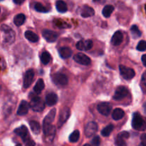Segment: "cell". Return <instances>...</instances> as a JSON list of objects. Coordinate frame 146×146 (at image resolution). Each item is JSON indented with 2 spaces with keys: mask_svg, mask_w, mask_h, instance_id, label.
Here are the masks:
<instances>
[{
  "mask_svg": "<svg viewBox=\"0 0 146 146\" xmlns=\"http://www.w3.org/2000/svg\"><path fill=\"white\" fill-rule=\"evenodd\" d=\"M132 127L136 130H145V123L138 113H135L133 115Z\"/></svg>",
  "mask_w": 146,
  "mask_h": 146,
  "instance_id": "obj_1",
  "label": "cell"
},
{
  "mask_svg": "<svg viewBox=\"0 0 146 146\" xmlns=\"http://www.w3.org/2000/svg\"><path fill=\"white\" fill-rule=\"evenodd\" d=\"M43 132L44 135V139L47 143L53 141L56 135V129L54 126L51 125H43Z\"/></svg>",
  "mask_w": 146,
  "mask_h": 146,
  "instance_id": "obj_2",
  "label": "cell"
},
{
  "mask_svg": "<svg viewBox=\"0 0 146 146\" xmlns=\"http://www.w3.org/2000/svg\"><path fill=\"white\" fill-rule=\"evenodd\" d=\"M14 133L17 135L20 136L25 145L31 141V139L30 138L29 133V130L27 127L25 125H21V127H19L14 130Z\"/></svg>",
  "mask_w": 146,
  "mask_h": 146,
  "instance_id": "obj_3",
  "label": "cell"
},
{
  "mask_svg": "<svg viewBox=\"0 0 146 146\" xmlns=\"http://www.w3.org/2000/svg\"><path fill=\"white\" fill-rule=\"evenodd\" d=\"M30 107L35 112H42L45 108V103L39 97H35L32 98L29 104Z\"/></svg>",
  "mask_w": 146,
  "mask_h": 146,
  "instance_id": "obj_4",
  "label": "cell"
},
{
  "mask_svg": "<svg viewBox=\"0 0 146 146\" xmlns=\"http://www.w3.org/2000/svg\"><path fill=\"white\" fill-rule=\"evenodd\" d=\"M119 70L121 76H122L125 80H129L135 77V71H134L132 68H130V67H126V66L125 65H120Z\"/></svg>",
  "mask_w": 146,
  "mask_h": 146,
  "instance_id": "obj_5",
  "label": "cell"
},
{
  "mask_svg": "<svg viewBox=\"0 0 146 146\" xmlns=\"http://www.w3.org/2000/svg\"><path fill=\"white\" fill-rule=\"evenodd\" d=\"M52 80L57 86L64 87L68 84V78L63 73H56L53 75Z\"/></svg>",
  "mask_w": 146,
  "mask_h": 146,
  "instance_id": "obj_6",
  "label": "cell"
},
{
  "mask_svg": "<svg viewBox=\"0 0 146 146\" xmlns=\"http://www.w3.org/2000/svg\"><path fill=\"white\" fill-rule=\"evenodd\" d=\"M128 94V90L124 86H118L115 91L113 100H121L126 97Z\"/></svg>",
  "mask_w": 146,
  "mask_h": 146,
  "instance_id": "obj_7",
  "label": "cell"
},
{
  "mask_svg": "<svg viewBox=\"0 0 146 146\" xmlns=\"http://www.w3.org/2000/svg\"><path fill=\"white\" fill-rule=\"evenodd\" d=\"M70 115H71V110H70V109L68 107H64L61 110L58 121V127H61L67 121L68 117H70Z\"/></svg>",
  "mask_w": 146,
  "mask_h": 146,
  "instance_id": "obj_8",
  "label": "cell"
},
{
  "mask_svg": "<svg viewBox=\"0 0 146 146\" xmlns=\"http://www.w3.org/2000/svg\"><path fill=\"white\" fill-rule=\"evenodd\" d=\"M97 110L104 116H108L112 111V105L109 102H101L97 106Z\"/></svg>",
  "mask_w": 146,
  "mask_h": 146,
  "instance_id": "obj_9",
  "label": "cell"
},
{
  "mask_svg": "<svg viewBox=\"0 0 146 146\" xmlns=\"http://www.w3.org/2000/svg\"><path fill=\"white\" fill-rule=\"evenodd\" d=\"M97 130H98V125L95 122H89L86 125L84 133L87 137H91V136L94 135L95 133H96Z\"/></svg>",
  "mask_w": 146,
  "mask_h": 146,
  "instance_id": "obj_10",
  "label": "cell"
},
{
  "mask_svg": "<svg viewBox=\"0 0 146 146\" xmlns=\"http://www.w3.org/2000/svg\"><path fill=\"white\" fill-rule=\"evenodd\" d=\"M42 35L48 42H54L56 41L58 37V33L49 29H44L42 32Z\"/></svg>",
  "mask_w": 146,
  "mask_h": 146,
  "instance_id": "obj_11",
  "label": "cell"
},
{
  "mask_svg": "<svg viewBox=\"0 0 146 146\" xmlns=\"http://www.w3.org/2000/svg\"><path fill=\"white\" fill-rule=\"evenodd\" d=\"M74 60L77 63L82 64V65H89L91 63V59L83 53H78V54H75V56L74 57Z\"/></svg>",
  "mask_w": 146,
  "mask_h": 146,
  "instance_id": "obj_12",
  "label": "cell"
},
{
  "mask_svg": "<svg viewBox=\"0 0 146 146\" xmlns=\"http://www.w3.org/2000/svg\"><path fill=\"white\" fill-rule=\"evenodd\" d=\"M94 46V43L91 40H81L76 44V48L78 50L88 51L91 50Z\"/></svg>",
  "mask_w": 146,
  "mask_h": 146,
  "instance_id": "obj_13",
  "label": "cell"
},
{
  "mask_svg": "<svg viewBox=\"0 0 146 146\" xmlns=\"http://www.w3.org/2000/svg\"><path fill=\"white\" fill-rule=\"evenodd\" d=\"M34 77V71L33 70H29L26 72L24 78V87L29 88L32 84Z\"/></svg>",
  "mask_w": 146,
  "mask_h": 146,
  "instance_id": "obj_14",
  "label": "cell"
},
{
  "mask_svg": "<svg viewBox=\"0 0 146 146\" xmlns=\"http://www.w3.org/2000/svg\"><path fill=\"white\" fill-rule=\"evenodd\" d=\"M5 27L6 28L4 29V33H5V35H4V41H5V42L11 44L14 41L15 34H14V31L11 29L9 28L8 27Z\"/></svg>",
  "mask_w": 146,
  "mask_h": 146,
  "instance_id": "obj_15",
  "label": "cell"
},
{
  "mask_svg": "<svg viewBox=\"0 0 146 146\" xmlns=\"http://www.w3.org/2000/svg\"><path fill=\"white\" fill-rule=\"evenodd\" d=\"M29 104L26 100H22L19 106L18 110H17V115L20 116L25 115L28 113L29 110Z\"/></svg>",
  "mask_w": 146,
  "mask_h": 146,
  "instance_id": "obj_16",
  "label": "cell"
},
{
  "mask_svg": "<svg viewBox=\"0 0 146 146\" xmlns=\"http://www.w3.org/2000/svg\"><path fill=\"white\" fill-rule=\"evenodd\" d=\"M123 35L121 31H117L114 33L111 38V44L113 46H118L123 42Z\"/></svg>",
  "mask_w": 146,
  "mask_h": 146,
  "instance_id": "obj_17",
  "label": "cell"
},
{
  "mask_svg": "<svg viewBox=\"0 0 146 146\" xmlns=\"http://www.w3.org/2000/svg\"><path fill=\"white\" fill-rule=\"evenodd\" d=\"M95 14V11L92 7L89 6L85 5L82 7V9L81 11V17L84 18H88V17H93Z\"/></svg>",
  "mask_w": 146,
  "mask_h": 146,
  "instance_id": "obj_18",
  "label": "cell"
},
{
  "mask_svg": "<svg viewBox=\"0 0 146 146\" xmlns=\"http://www.w3.org/2000/svg\"><path fill=\"white\" fill-rule=\"evenodd\" d=\"M56 113V110L55 108H53L49 113H48L46 116L44 118V121H43V125H51L54 122V119H55Z\"/></svg>",
  "mask_w": 146,
  "mask_h": 146,
  "instance_id": "obj_19",
  "label": "cell"
},
{
  "mask_svg": "<svg viewBox=\"0 0 146 146\" xmlns=\"http://www.w3.org/2000/svg\"><path fill=\"white\" fill-rule=\"evenodd\" d=\"M58 54L63 59L69 58L72 55V50L68 47H62L58 50Z\"/></svg>",
  "mask_w": 146,
  "mask_h": 146,
  "instance_id": "obj_20",
  "label": "cell"
},
{
  "mask_svg": "<svg viewBox=\"0 0 146 146\" xmlns=\"http://www.w3.org/2000/svg\"><path fill=\"white\" fill-rule=\"evenodd\" d=\"M58 101V97L55 93L51 92L46 97V102L48 106H54Z\"/></svg>",
  "mask_w": 146,
  "mask_h": 146,
  "instance_id": "obj_21",
  "label": "cell"
},
{
  "mask_svg": "<svg viewBox=\"0 0 146 146\" xmlns=\"http://www.w3.org/2000/svg\"><path fill=\"white\" fill-rule=\"evenodd\" d=\"M56 8L57 11L60 13H65L68 10L66 4L63 0H57L56 2Z\"/></svg>",
  "mask_w": 146,
  "mask_h": 146,
  "instance_id": "obj_22",
  "label": "cell"
},
{
  "mask_svg": "<svg viewBox=\"0 0 146 146\" xmlns=\"http://www.w3.org/2000/svg\"><path fill=\"white\" fill-rule=\"evenodd\" d=\"M125 115V113L123 110L121 108H116L113 111L112 118L114 120H119L122 119Z\"/></svg>",
  "mask_w": 146,
  "mask_h": 146,
  "instance_id": "obj_23",
  "label": "cell"
},
{
  "mask_svg": "<svg viewBox=\"0 0 146 146\" xmlns=\"http://www.w3.org/2000/svg\"><path fill=\"white\" fill-rule=\"evenodd\" d=\"M25 37L31 42H37L38 41V37L36 34L33 32L32 31H27L24 34Z\"/></svg>",
  "mask_w": 146,
  "mask_h": 146,
  "instance_id": "obj_24",
  "label": "cell"
},
{
  "mask_svg": "<svg viewBox=\"0 0 146 146\" xmlns=\"http://www.w3.org/2000/svg\"><path fill=\"white\" fill-rule=\"evenodd\" d=\"M26 21V17L24 14H18L14 18V23L16 26L19 27L22 25Z\"/></svg>",
  "mask_w": 146,
  "mask_h": 146,
  "instance_id": "obj_25",
  "label": "cell"
},
{
  "mask_svg": "<svg viewBox=\"0 0 146 146\" xmlns=\"http://www.w3.org/2000/svg\"><path fill=\"white\" fill-rule=\"evenodd\" d=\"M45 85H44V82L42 79H38V81L36 83L35 86L34 87V90L36 93L37 94H39L41 92V91L43 90V89L44 88Z\"/></svg>",
  "mask_w": 146,
  "mask_h": 146,
  "instance_id": "obj_26",
  "label": "cell"
},
{
  "mask_svg": "<svg viewBox=\"0 0 146 146\" xmlns=\"http://www.w3.org/2000/svg\"><path fill=\"white\" fill-rule=\"evenodd\" d=\"M113 10H114L113 6L111 5V4H108V5L105 6L104 8L103 9L102 14L106 18H108V17H110V16L111 15V14L113 13Z\"/></svg>",
  "mask_w": 146,
  "mask_h": 146,
  "instance_id": "obj_27",
  "label": "cell"
},
{
  "mask_svg": "<svg viewBox=\"0 0 146 146\" xmlns=\"http://www.w3.org/2000/svg\"><path fill=\"white\" fill-rule=\"evenodd\" d=\"M29 125H30V127H31V130H32V132L34 133V134L37 135L40 133L41 127H40V125L38 122L33 120V121L30 122Z\"/></svg>",
  "mask_w": 146,
  "mask_h": 146,
  "instance_id": "obj_28",
  "label": "cell"
},
{
  "mask_svg": "<svg viewBox=\"0 0 146 146\" xmlns=\"http://www.w3.org/2000/svg\"><path fill=\"white\" fill-rule=\"evenodd\" d=\"M41 61L42 64H48L51 60V55L48 52H43L41 54Z\"/></svg>",
  "mask_w": 146,
  "mask_h": 146,
  "instance_id": "obj_29",
  "label": "cell"
},
{
  "mask_svg": "<svg viewBox=\"0 0 146 146\" xmlns=\"http://www.w3.org/2000/svg\"><path fill=\"white\" fill-rule=\"evenodd\" d=\"M131 31L133 38L138 39L141 36V31H140L137 25H133L131 28Z\"/></svg>",
  "mask_w": 146,
  "mask_h": 146,
  "instance_id": "obj_30",
  "label": "cell"
},
{
  "mask_svg": "<svg viewBox=\"0 0 146 146\" xmlns=\"http://www.w3.org/2000/svg\"><path fill=\"white\" fill-rule=\"evenodd\" d=\"M114 126L113 125H108V126H106V127H104V129L101 131V135H102L104 137H108L111 135V132L113 130Z\"/></svg>",
  "mask_w": 146,
  "mask_h": 146,
  "instance_id": "obj_31",
  "label": "cell"
},
{
  "mask_svg": "<svg viewBox=\"0 0 146 146\" xmlns=\"http://www.w3.org/2000/svg\"><path fill=\"white\" fill-rule=\"evenodd\" d=\"M80 137V132L78 130H74L69 136V141L71 143H76Z\"/></svg>",
  "mask_w": 146,
  "mask_h": 146,
  "instance_id": "obj_32",
  "label": "cell"
},
{
  "mask_svg": "<svg viewBox=\"0 0 146 146\" xmlns=\"http://www.w3.org/2000/svg\"><path fill=\"white\" fill-rule=\"evenodd\" d=\"M34 9H35L36 11H37L38 12H41V13H46L48 12V9L46 8L41 3H36L34 4Z\"/></svg>",
  "mask_w": 146,
  "mask_h": 146,
  "instance_id": "obj_33",
  "label": "cell"
},
{
  "mask_svg": "<svg viewBox=\"0 0 146 146\" xmlns=\"http://www.w3.org/2000/svg\"><path fill=\"white\" fill-rule=\"evenodd\" d=\"M115 145L116 146H126V142L123 138L117 136L116 140H115Z\"/></svg>",
  "mask_w": 146,
  "mask_h": 146,
  "instance_id": "obj_34",
  "label": "cell"
},
{
  "mask_svg": "<svg viewBox=\"0 0 146 146\" xmlns=\"http://www.w3.org/2000/svg\"><path fill=\"white\" fill-rule=\"evenodd\" d=\"M137 50L141 52H145L146 50V42L144 40H141L139 42L138 46H137Z\"/></svg>",
  "mask_w": 146,
  "mask_h": 146,
  "instance_id": "obj_35",
  "label": "cell"
},
{
  "mask_svg": "<svg viewBox=\"0 0 146 146\" xmlns=\"http://www.w3.org/2000/svg\"><path fill=\"white\" fill-rule=\"evenodd\" d=\"M91 143H92V145L94 146H99L100 144H101V139H100L99 136H95V137L93 138Z\"/></svg>",
  "mask_w": 146,
  "mask_h": 146,
  "instance_id": "obj_36",
  "label": "cell"
},
{
  "mask_svg": "<svg viewBox=\"0 0 146 146\" xmlns=\"http://www.w3.org/2000/svg\"><path fill=\"white\" fill-rule=\"evenodd\" d=\"M117 136L121 137V138H123V139H125V140H126V139L129 138L130 134L128 132L123 131V132H121V133H120Z\"/></svg>",
  "mask_w": 146,
  "mask_h": 146,
  "instance_id": "obj_37",
  "label": "cell"
},
{
  "mask_svg": "<svg viewBox=\"0 0 146 146\" xmlns=\"http://www.w3.org/2000/svg\"><path fill=\"white\" fill-rule=\"evenodd\" d=\"M24 1H25V0H13L14 4H21L22 3L24 2Z\"/></svg>",
  "mask_w": 146,
  "mask_h": 146,
  "instance_id": "obj_38",
  "label": "cell"
},
{
  "mask_svg": "<svg viewBox=\"0 0 146 146\" xmlns=\"http://www.w3.org/2000/svg\"><path fill=\"white\" fill-rule=\"evenodd\" d=\"M146 55L145 54H143V55L142 56V62H143V65L144 66H146V63H145V62H146Z\"/></svg>",
  "mask_w": 146,
  "mask_h": 146,
  "instance_id": "obj_39",
  "label": "cell"
},
{
  "mask_svg": "<svg viewBox=\"0 0 146 146\" xmlns=\"http://www.w3.org/2000/svg\"><path fill=\"white\" fill-rule=\"evenodd\" d=\"M94 2H99V3H104V0H93Z\"/></svg>",
  "mask_w": 146,
  "mask_h": 146,
  "instance_id": "obj_40",
  "label": "cell"
},
{
  "mask_svg": "<svg viewBox=\"0 0 146 146\" xmlns=\"http://www.w3.org/2000/svg\"><path fill=\"white\" fill-rule=\"evenodd\" d=\"M83 146H91V145H89V144H85V145H84Z\"/></svg>",
  "mask_w": 146,
  "mask_h": 146,
  "instance_id": "obj_41",
  "label": "cell"
},
{
  "mask_svg": "<svg viewBox=\"0 0 146 146\" xmlns=\"http://www.w3.org/2000/svg\"><path fill=\"white\" fill-rule=\"evenodd\" d=\"M16 146H21V144H17Z\"/></svg>",
  "mask_w": 146,
  "mask_h": 146,
  "instance_id": "obj_42",
  "label": "cell"
},
{
  "mask_svg": "<svg viewBox=\"0 0 146 146\" xmlns=\"http://www.w3.org/2000/svg\"><path fill=\"white\" fill-rule=\"evenodd\" d=\"M1 86H0V92H1Z\"/></svg>",
  "mask_w": 146,
  "mask_h": 146,
  "instance_id": "obj_43",
  "label": "cell"
},
{
  "mask_svg": "<svg viewBox=\"0 0 146 146\" xmlns=\"http://www.w3.org/2000/svg\"><path fill=\"white\" fill-rule=\"evenodd\" d=\"M0 11H1V8H0Z\"/></svg>",
  "mask_w": 146,
  "mask_h": 146,
  "instance_id": "obj_44",
  "label": "cell"
},
{
  "mask_svg": "<svg viewBox=\"0 0 146 146\" xmlns=\"http://www.w3.org/2000/svg\"><path fill=\"white\" fill-rule=\"evenodd\" d=\"M0 1H2V0H0Z\"/></svg>",
  "mask_w": 146,
  "mask_h": 146,
  "instance_id": "obj_45",
  "label": "cell"
}]
</instances>
